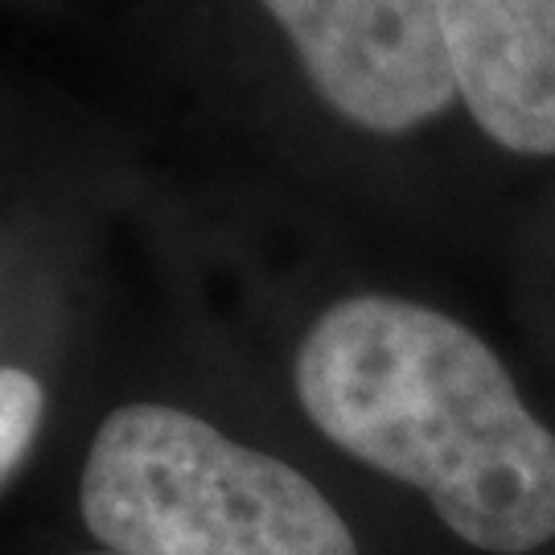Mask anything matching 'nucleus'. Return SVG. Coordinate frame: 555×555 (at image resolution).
Instances as JSON below:
<instances>
[{
    "label": "nucleus",
    "instance_id": "1",
    "mask_svg": "<svg viewBox=\"0 0 555 555\" xmlns=\"http://www.w3.org/2000/svg\"><path fill=\"white\" fill-rule=\"evenodd\" d=\"M293 383L341 453L420 490L469 547L527 555L555 539V433L469 325L358 293L309 325Z\"/></svg>",
    "mask_w": 555,
    "mask_h": 555
},
{
    "label": "nucleus",
    "instance_id": "2",
    "mask_svg": "<svg viewBox=\"0 0 555 555\" xmlns=\"http://www.w3.org/2000/svg\"><path fill=\"white\" fill-rule=\"evenodd\" d=\"M79 506L116 555H358L346 518L300 469L165 403L103 420Z\"/></svg>",
    "mask_w": 555,
    "mask_h": 555
},
{
    "label": "nucleus",
    "instance_id": "3",
    "mask_svg": "<svg viewBox=\"0 0 555 555\" xmlns=\"http://www.w3.org/2000/svg\"><path fill=\"white\" fill-rule=\"evenodd\" d=\"M293 41L321 103L346 124L399 137L456 95L437 0H259Z\"/></svg>",
    "mask_w": 555,
    "mask_h": 555
},
{
    "label": "nucleus",
    "instance_id": "4",
    "mask_svg": "<svg viewBox=\"0 0 555 555\" xmlns=\"http://www.w3.org/2000/svg\"><path fill=\"white\" fill-rule=\"evenodd\" d=\"M461 103L486 137L555 157V0H437Z\"/></svg>",
    "mask_w": 555,
    "mask_h": 555
},
{
    "label": "nucleus",
    "instance_id": "5",
    "mask_svg": "<svg viewBox=\"0 0 555 555\" xmlns=\"http://www.w3.org/2000/svg\"><path fill=\"white\" fill-rule=\"evenodd\" d=\"M46 391L29 371L0 366V481L17 469L38 437Z\"/></svg>",
    "mask_w": 555,
    "mask_h": 555
},
{
    "label": "nucleus",
    "instance_id": "6",
    "mask_svg": "<svg viewBox=\"0 0 555 555\" xmlns=\"http://www.w3.org/2000/svg\"><path fill=\"white\" fill-rule=\"evenodd\" d=\"M107 555H116V552H107Z\"/></svg>",
    "mask_w": 555,
    "mask_h": 555
}]
</instances>
